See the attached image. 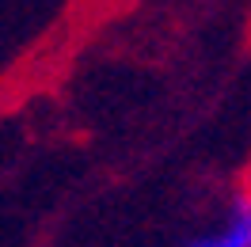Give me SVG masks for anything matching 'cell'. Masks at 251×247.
Here are the masks:
<instances>
[{"label":"cell","mask_w":251,"mask_h":247,"mask_svg":"<svg viewBox=\"0 0 251 247\" xmlns=\"http://www.w3.org/2000/svg\"><path fill=\"white\" fill-rule=\"evenodd\" d=\"M244 201H248V209H251V179H248V186H244Z\"/></svg>","instance_id":"cell-2"},{"label":"cell","mask_w":251,"mask_h":247,"mask_svg":"<svg viewBox=\"0 0 251 247\" xmlns=\"http://www.w3.org/2000/svg\"><path fill=\"white\" fill-rule=\"evenodd\" d=\"M190 247H251V209L244 194H236L209 224H205Z\"/></svg>","instance_id":"cell-1"}]
</instances>
